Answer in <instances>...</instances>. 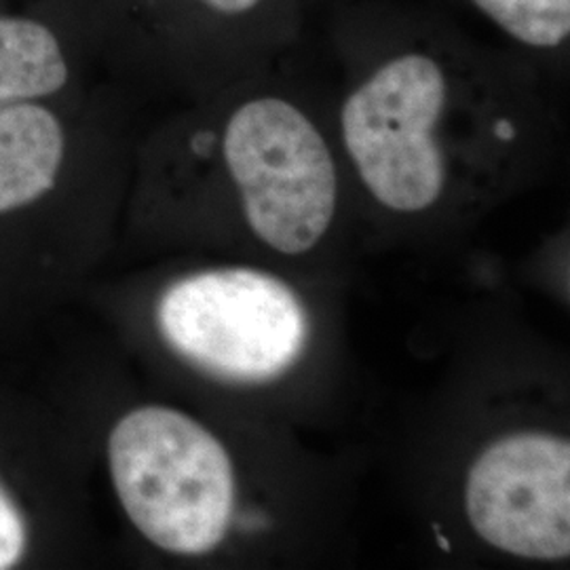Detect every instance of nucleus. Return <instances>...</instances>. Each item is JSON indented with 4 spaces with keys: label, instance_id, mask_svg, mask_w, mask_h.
Returning a JSON list of instances; mask_svg holds the SVG:
<instances>
[{
    "label": "nucleus",
    "instance_id": "1",
    "mask_svg": "<svg viewBox=\"0 0 570 570\" xmlns=\"http://www.w3.org/2000/svg\"><path fill=\"white\" fill-rule=\"evenodd\" d=\"M343 70L336 140L367 197L421 216L515 178L550 131V75L440 9L351 0L326 11Z\"/></svg>",
    "mask_w": 570,
    "mask_h": 570
},
{
    "label": "nucleus",
    "instance_id": "2",
    "mask_svg": "<svg viewBox=\"0 0 570 570\" xmlns=\"http://www.w3.org/2000/svg\"><path fill=\"white\" fill-rule=\"evenodd\" d=\"M284 66L204 96L184 148L214 165L249 230L285 256L322 242L343 199V157Z\"/></svg>",
    "mask_w": 570,
    "mask_h": 570
},
{
    "label": "nucleus",
    "instance_id": "3",
    "mask_svg": "<svg viewBox=\"0 0 570 570\" xmlns=\"http://www.w3.org/2000/svg\"><path fill=\"white\" fill-rule=\"evenodd\" d=\"M104 68L209 96L298 56L305 0H81Z\"/></svg>",
    "mask_w": 570,
    "mask_h": 570
},
{
    "label": "nucleus",
    "instance_id": "4",
    "mask_svg": "<svg viewBox=\"0 0 570 570\" xmlns=\"http://www.w3.org/2000/svg\"><path fill=\"white\" fill-rule=\"evenodd\" d=\"M108 463L122 510L153 546L204 556L225 541L235 471L202 423L174 407H136L112 429Z\"/></svg>",
    "mask_w": 570,
    "mask_h": 570
},
{
    "label": "nucleus",
    "instance_id": "5",
    "mask_svg": "<svg viewBox=\"0 0 570 570\" xmlns=\"http://www.w3.org/2000/svg\"><path fill=\"white\" fill-rule=\"evenodd\" d=\"M157 320L176 353L205 372L263 383L305 353L308 317L279 277L245 266L212 268L165 289Z\"/></svg>",
    "mask_w": 570,
    "mask_h": 570
},
{
    "label": "nucleus",
    "instance_id": "6",
    "mask_svg": "<svg viewBox=\"0 0 570 570\" xmlns=\"http://www.w3.org/2000/svg\"><path fill=\"white\" fill-rule=\"evenodd\" d=\"M469 524L494 550L527 560L570 553V444L548 431L510 433L473 461Z\"/></svg>",
    "mask_w": 570,
    "mask_h": 570
},
{
    "label": "nucleus",
    "instance_id": "7",
    "mask_svg": "<svg viewBox=\"0 0 570 570\" xmlns=\"http://www.w3.org/2000/svg\"><path fill=\"white\" fill-rule=\"evenodd\" d=\"M102 66L81 0H0V108L75 96Z\"/></svg>",
    "mask_w": 570,
    "mask_h": 570
},
{
    "label": "nucleus",
    "instance_id": "8",
    "mask_svg": "<svg viewBox=\"0 0 570 570\" xmlns=\"http://www.w3.org/2000/svg\"><path fill=\"white\" fill-rule=\"evenodd\" d=\"M63 98L0 108V216L47 199L66 176L72 131L61 112Z\"/></svg>",
    "mask_w": 570,
    "mask_h": 570
},
{
    "label": "nucleus",
    "instance_id": "9",
    "mask_svg": "<svg viewBox=\"0 0 570 570\" xmlns=\"http://www.w3.org/2000/svg\"><path fill=\"white\" fill-rule=\"evenodd\" d=\"M484 23L497 41L560 79L570 58V0H446Z\"/></svg>",
    "mask_w": 570,
    "mask_h": 570
},
{
    "label": "nucleus",
    "instance_id": "10",
    "mask_svg": "<svg viewBox=\"0 0 570 570\" xmlns=\"http://www.w3.org/2000/svg\"><path fill=\"white\" fill-rule=\"evenodd\" d=\"M26 524L20 510L0 487V570L16 567L26 551Z\"/></svg>",
    "mask_w": 570,
    "mask_h": 570
},
{
    "label": "nucleus",
    "instance_id": "11",
    "mask_svg": "<svg viewBox=\"0 0 570 570\" xmlns=\"http://www.w3.org/2000/svg\"><path fill=\"white\" fill-rule=\"evenodd\" d=\"M305 2L306 7L311 9V13H315V11L326 13L327 9L338 7V4H345V2H351V0H305Z\"/></svg>",
    "mask_w": 570,
    "mask_h": 570
}]
</instances>
